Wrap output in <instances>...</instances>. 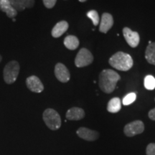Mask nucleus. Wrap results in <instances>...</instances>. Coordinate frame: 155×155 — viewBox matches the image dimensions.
Instances as JSON below:
<instances>
[{
  "label": "nucleus",
  "mask_w": 155,
  "mask_h": 155,
  "mask_svg": "<svg viewBox=\"0 0 155 155\" xmlns=\"http://www.w3.org/2000/svg\"><path fill=\"white\" fill-rule=\"evenodd\" d=\"M147 155H155V144L151 143L147 146L146 150Z\"/></svg>",
  "instance_id": "obj_22"
},
{
  "label": "nucleus",
  "mask_w": 155,
  "mask_h": 155,
  "mask_svg": "<svg viewBox=\"0 0 155 155\" xmlns=\"http://www.w3.org/2000/svg\"><path fill=\"white\" fill-rule=\"evenodd\" d=\"M55 75L58 80L62 83H67L71 78L68 69L63 63L56 64L55 67Z\"/></svg>",
  "instance_id": "obj_8"
},
{
  "label": "nucleus",
  "mask_w": 155,
  "mask_h": 155,
  "mask_svg": "<svg viewBox=\"0 0 155 155\" xmlns=\"http://www.w3.org/2000/svg\"><path fill=\"white\" fill-rule=\"evenodd\" d=\"M57 0H43V4L48 9L53 8L55 5Z\"/></svg>",
  "instance_id": "obj_23"
},
{
  "label": "nucleus",
  "mask_w": 155,
  "mask_h": 155,
  "mask_svg": "<svg viewBox=\"0 0 155 155\" xmlns=\"http://www.w3.org/2000/svg\"><path fill=\"white\" fill-rule=\"evenodd\" d=\"M144 130V124L141 121L137 120L127 124L124 127V131L127 137H131L140 134Z\"/></svg>",
  "instance_id": "obj_6"
},
{
  "label": "nucleus",
  "mask_w": 155,
  "mask_h": 155,
  "mask_svg": "<svg viewBox=\"0 0 155 155\" xmlns=\"http://www.w3.org/2000/svg\"><path fill=\"white\" fill-rule=\"evenodd\" d=\"M149 117L151 120H153V121H155V108H153V109L151 110L149 112Z\"/></svg>",
  "instance_id": "obj_24"
},
{
  "label": "nucleus",
  "mask_w": 155,
  "mask_h": 155,
  "mask_svg": "<svg viewBox=\"0 0 155 155\" xmlns=\"http://www.w3.org/2000/svg\"><path fill=\"white\" fill-rule=\"evenodd\" d=\"M68 23L66 21H61L55 25L52 30V36L55 38H58L63 35L68 29Z\"/></svg>",
  "instance_id": "obj_14"
},
{
  "label": "nucleus",
  "mask_w": 155,
  "mask_h": 155,
  "mask_svg": "<svg viewBox=\"0 0 155 155\" xmlns=\"http://www.w3.org/2000/svg\"><path fill=\"white\" fill-rule=\"evenodd\" d=\"M0 9L9 18H14L17 15V12L13 8L9 0H0Z\"/></svg>",
  "instance_id": "obj_15"
},
{
  "label": "nucleus",
  "mask_w": 155,
  "mask_h": 155,
  "mask_svg": "<svg viewBox=\"0 0 155 155\" xmlns=\"http://www.w3.org/2000/svg\"><path fill=\"white\" fill-rule=\"evenodd\" d=\"M145 58L149 63L155 65V42H151L147 47Z\"/></svg>",
  "instance_id": "obj_17"
},
{
  "label": "nucleus",
  "mask_w": 155,
  "mask_h": 155,
  "mask_svg": "<svg viewBox=\"0 0 155 155\" xmlns=\"http://www.w3.org/2000/svg\"><path fill=\"white\" fill-rule=\"evenodd\" d=\"M79 2H84L87 1V0H78Z\"/></svg>",
  "instance_id": "obj_25"
},
{
  "label": "nucleus",
  "mask_w": 155,
  "mask_h": 155,
  "mask_svg": "<svg viewBox=\"0 0 155 155\" xmlns=\"http://www.w3.org/2000/svg\"><path fill=\"white\" fill-rule=\"evenodd\" d=\"M15 10L22 12L26 8H31L35 5V0H9Z\"/></svg>",
  "instance_id": "obj_12"
},
{
  "label": "nucleus",
  "mask_w": 155,
  "mask_h": 155,
  "mask_svg": "<svg viewBox=\"0 0 155 155\" xmlns=\"http://www.w3.org/2000/svg\"><path fill=\"white\" fill-rule=\"evenodd\" d=\"M87 17L91 19L93 24L95 26H97L99 23V15H98V12L96 10H91L87 13Z\"/></svg>",
  "instance_id": "obj_21"
},
{
  "label": "nucleus",
  "mask_w": 155,
  "mask_h": 155,
  "mask_svg": "<svg viewBox=\"0 0 155 155\" xmlns=\"http://www.w3.org/2000/svg\"><path fill=\"white\" fill-rule=\"evenodd\" d=\"M94 61L92 53L86 48H81L78 53L75 59V65L78 68L88 66Z\"/></svg>",
  "instance_id": "obj_5"
},
{
  "label": "nucleus",
  "mask_w": 155,
  "mask_h": 155,
  "mask_svg": "<svg viewBox=\"0 0 155 155\" xmlns=\"http://www.w3.org/2000/svg\"><path fill=\"white\" fill-rule=\"evenodd\" d=\"M108 63L114 68L121 71H127L132 68L134 61L129 54L117 52L109 58Z\"/></svg>",
  "instance_id": "obj_2"
},
{
  "label": "nucleus",
  "mask_w": 155,
  "mask_h": 155,
  "mask_svg": "<svg viewBox=\"0 0 155 155\" xmlns=\"http://www.w3.org/2000/svg\"><path fill=\"white\" fill-rule=\"evenodd\" d=\"M43 120L46 126L51 130H58L61 126V116L53 108H48L44 111Z\"/></svg>",
  "instance_id": "obj_3"
},
{
  "label": "nucleus",
  "mask_w": 155,
  "mask_h": 155,
  "mask_svg": "<svg viewBox=\"0 0 155 155\" xmlns=\"http://www.w3.org/2000/svg\"><path fill=\"white\" fill-rule=\"evenodd\" d=\"M98 78V85L101 90L106 94H111L115 90L117 82L121 77L113 70L106 69L101 72Z\"/></svg>",
  "instance_id": "obj_1"
},
{
  "label": "nucleus",
  "mask_w": 155,
  "mask_h": 155,
  "mask_svg": "<svg viewBox=\"0 0 155 155\" xmlns=\"http://www.w3.org/2000/svg\"><path fill=\"white\" fill-rule=\"evenodd\" d=\"M121 108V99L117 97L111 98L108 103L107 110L110 113H117Z\"/></svg>",
  "instance_id": "obj_16"
},
{
  "label": "nucleus",
  "mask_w": 155,
  "mask_h": 155,
  "mask_svg": "<svg viewBox=\"0 0 155 155\" xmlns=\"http://www.w3.org/2000/svg\"><path fill=\"white\" fill-rule=\"evenodd\" d=\"M113 25L114 19L112 15L109 13H104L100 22L99 31L103 33H107L108 31L112 28Z\"/></svg>",
  "instance_id": "obj_11"
},
{
  "label": "nucleus",
  "mask_w": 155,
  "mask_h": 155,
  "mask_svg": "<svg viewBox=\"0 0 155 155\" xmlns=\"http://www.w3.org/2000/svg\"><path fill=\"white\" fill-rule=\"evenodd\" d=\"M2 56H1V55H0V62H1V61H2Z\"/></svg>",
  "instance_id": "obj_26"
},
{
  "label": "nucleus",
  "mask_w": 155,
  "mask_h": 155,
  "mask_svg": "<svg viewBox=\"0 0 155 155\" xmlns=\"http://www.w3.org/2000/svg\"><path fill=\"white\" fill-rule=\"evenodd\" d=\"M64 45L68 50H74L79 46V40L77 37L68 35L64 40Z\"/></svg>",
  "instance_id": "obj_18"
},
{
  "label": "nucleus",
  "mask_w": 155,
  "mask_h": 155,
  "mask_svg": "<svg viewBox=\"0 0 155 155\" xmlns=\"http://www.w3.org/2000/svg\"><path fill=\"white\" fill-rule=\"evenodd\" d=\"M76 133L80 138L86 141H95L99 137V134H98V131L91 130V129L86 127L79 128L77 130Z\"/></svg>",
  "instance_id": "obj_9"
},
{
  "label": "nucleus",
  "mask_w": 155,
  "mask_h": 155,
  "mask_svg": "<svg viewBox=\"0 0 155 155\" xmlns=\"http://www.w3.org/2000/svg\"><path fill=\"white\" fill-rule=\"evenodd\" d=\"M136 98H137V95L135 93H130L124 96V98L122 100V104L124 106L130 105L135 101Z\"/></svg>",
  "instance_id": "obj_20"
},
{
  "label": "nucleus",
  "mask_w": 155,
  "mask_h": 155,
  "mask_svg": "<svg viewBox=\"0 0 155 155\" xmlns=\"http://www.w3.org/2000/svg\"><path fill=\"white\" fill-rule=\"evenodd\" d=\"M19 72V65L17 61H12L4 68V80L7 84H12L16 81Z\"/></svg>",
  "instance_id": "obj_4"
},
{
  "label": "nucleus",
  "mask_w": 155,
  "mask_h": 155,
  "mask_svg": "<svg viewBox=\"0 0 155 155\" xmlns=\"http://www.w3.org/2000/svg\"><path fill=\"white\" fill-rule=\"evenodd\" d=\"M144 87L147 90H154L155 88V78L152 75H147L144 78Z\"/></svg>",
  "instance_id": "obj_19"
},
{
  "label": "nucleus",
  "mask_w": 155,
  "mask_h": 155,
  "mask_svg": "<svg viewBox=\"0 0 155 155\" xmlns=\"http://www.w3.org/2000/svg\"><path fill=\"white\" fill-rule=\"evenodd\" d=\"M26 84L28 88L31 91L35 93H41L44 90V86L40 78L35 75H32L26 80Z\"/></svg>",
  "instance_id": "obj_10"
},
{
  "label": "nucleus",
  "mask_w": 155,
  "mask_h": 155,
  "mask_svg": "<svg viewBox=\"0 0 155 155\" xmlns=\"http://www.w3.org/2000/svg\"><path fill=\"white\" fill-rule=\"evenodd\" d=\"M123 34L126 41L130 47L136 48L138 46L140 42V38L138 32L132 31L130 28H124L123 29Z\"/></svg>",
  "instance_id": "obj_7"
},
{
  "label": "nucleus",
  "mask_w": 155,
  "mask_h": 155,
  "mask_svg": "<svg viewBox=\"0 0 155 155\" xmlns=\"http://www.w3.org/2000/svg\"><path fill=\"white\" fill-rule=\"evenodd\" d=\"M85 111L82 108L78 107H73L70 108L66 113V118L71 121H78L84 118Z\"/></svg>",
  "instance_id": "obj_13"
}]
</instances>
